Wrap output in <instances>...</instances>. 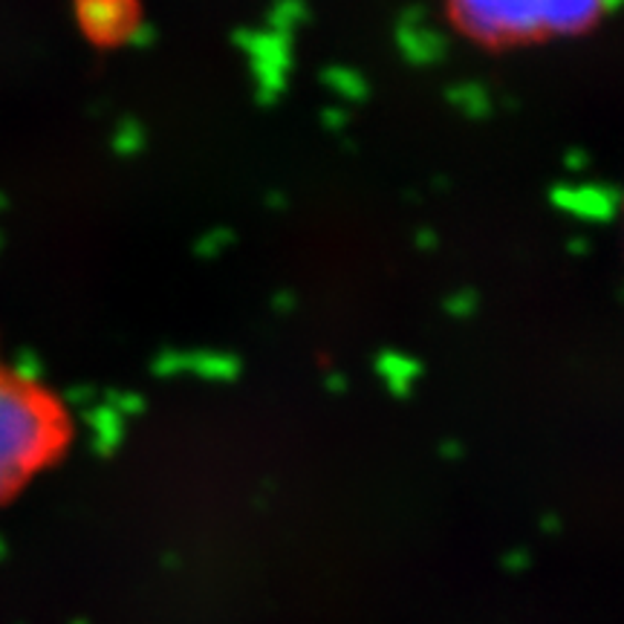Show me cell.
Wrapping results in <instances>:
<instances>
[{
  "label": "cell",
  "mask_w": 624,
  "mask_h": 624,
  "mask_svg": "<svg viewBox=\"0 0 624 624\" xmlns=\"http://www.w3.org/2000/svg\"><path fill=\"white\" fill-rule=\"evenodd\" d=\"M73 445V413L50 385L0 351V506L62 463Z\"/></svg>",
  "instance_id": "cell-1"
},
{
  "label": "cell",
  "mask_w": 624,
  "mask_h": 624,
  "mask_svg": "<svg viewBox=\"0 0 624 624\" xmlns=\"http://www.w3.org/2000/svg\"><path fill=\"white\" fill-rule=\"evenodd\" d=\"M613 0H449L451 21L486 46H515L590 30Z\"/></svg>",
  "instance_id": "cell-2"
},
{
  "label": "cell",
  "mask_w": 624,
  "mask_h": 624,
  "mask_svg": "<svg viewBox=\"0 0 624 624\" xmlns=\"http://www.w3.org/2000/svg\"><path fill=\"white\" fill-rule=\"evenodd\" d=\"M76 15L87 39L96 44H119L125 39H137L139 0H76Z\"/></svg>",
  "instance_id": "cell-3"
}]
</instances>
